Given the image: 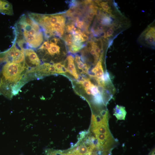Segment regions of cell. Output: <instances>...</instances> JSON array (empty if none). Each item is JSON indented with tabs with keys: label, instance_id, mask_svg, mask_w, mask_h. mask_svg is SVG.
<instances>
[{
	"label": "cell",
	"instance_id": "1",
	"mask_svg": "<svg viewBox=\"0 0 155 155\" xmlns=\"http://www.w3.org/2000/svg\"><path fill=\"white\" fill-rule=\"evenodd\" d=\"M16 41L26 48L35 49L40 46L43 41L42 31L39 26L25 14L20 18L14 27Z\"/></svg>",
	"mask_w": 155,
	"mask_h": 155
},
{
	"label": "cell",
	"instance_id": "2",
	"mask_svg": "<svg viewBox=\"0 0 155 155\" xmlns=\"http://www.w3.org/2000/svg\"><path fill=\"white\" fill-rule=\"evenodd\" d=\"M27 68L25 62L19 63L7 62L2 69L1 78L3 84L8 85V83H14L15 85L23 77Z\"/></svg>",
	"mask_w": 155,
	"mask_h": 155
},
{
	"label": "cell",
	"instance_id": "3",
	"mask_svg": "<svg viewBox=\"0 0 155 155\" xmlns=\"http://www.w3.org/2000/svg\"><path fill=\"white\" fill-rule=\"evenodd\" d=\"M2 61L19 63L25 62L24 48L15 41L9 49L0 53Z\"/></svg>",
	"mask_w": 155,
	"mask_h": 155
},
{
	"label": "cell",
	"instance_id": "4",
	"mask_svg": "<svg viewBox=\"0 0 155 155\" xmlns=\"http://www.w3.org/2000/svg\"><path fill=\"white\" fill-rule=\"evenodd\" d=\"M25 59H26L31 65L34 66V67L40 65V61L37 54L32 49L29 48H24Z\"/></svg>",
	"mask_w": 155,
	"mask_h": 155
},
{
	"label": "cell",
	"instance_id": "5",
	"mask_svg": "<svg viewBox=\"0 0 155 155\" xmlns=\"http://www.w3.org/2000/svg\"><path fill=\"white\" fill-rule=\"evenodd\" d=\"M0 13L9 15H12L13 10L12 5L7 1L0 0Z\"/></svg>",
	"mask_w": 155,
	"mask_h": 155
},
{
	"label": "cell",
	"instance_id": "6",
	"mask_svg": "<svg viewBox=\"0 0 155 155\" xmlns=\"http://www.w3.org/2000/svg\"><path fill=\"white\" fill-rule=\"evenodd\" d=\"M67 59L68 62V72L72 75L76 79H78V75L74 62V58L72 56L70 55L67 57Z\"/></svg>",
	"mask_w": 155,
	"mask_h": 155
},
{
	"label": "cell",
	"instance_id": "7",
	"mask_svg": "<svg viewBox=\"0 0 155 155\" xmlns=\"http://www.w3.org/2000/svg\"><path fill=\"white\" fill-rule=\"evenodd\" d=\"M59 40L57 38H53L49 42L51 44L50 48L47 50L48 53L52 56H54L55 54H59L60 53V47L57 43Z\"/></svg>",
	"mask_w": 155,
	"mask_h": 155
},
{
	"label": "cell",
	"instance_id": "8",
	"mask_svg": "<svg viewBox=\"0 0 155 155\" xmlns=\"http://www.w3.org/2000/svg\"><path fill=\"white\" fill-rule=\"evenodd\" d=\"M127 114L125 107L117 105L114 108V115L119 120H124Z\"/></svg>",
	"mask_w": 155,
	"mask_h": 155
},
{
	"label": "cell",
	"instance_id": "9",
	"mask_svg": "<svg viewBox=\"0 0 155 155\" xmlns=\"http://www.w3.org/2000/svg\"><path fill=\"white\" fill-rule=\"evenodd\" d=\"M92 72L94 73L96 76L95 78L98 79H101L103 74V70L102 65V63L100 61H99L96 66L91 70Z\"/></svg>",
	"mask_w": 155,
	"mask_h": 155
},
{
	"label": "cell",
	"instance_id": "10",
	"mask_svg": "<svg viewBox=\"0 0 155 155\" xmlns=\"http://www.w3.org/2000/svg\"><path fill=\"white\" fill-rule=\"evenodd\" d=\"M94 132L97 134H110L111 133L108 130V124H101L93 128Z\"/></svg>",
	"mask_w": 155,
	"mask_h": 155
},
{
	"label": "cell",
	"instance_id": "11",
	"mask_svg": "<svg viewBox=\"0 0 155 155\" xmlns=\"http://www.w3.org/2000/svg\"><path fill=\"white\" fill-rule=\"evenodd\" d=\"M145 39L149 44L154 43L155 41V29L151 28L147 33L146 35Z\"/></svg>",
	"mask_w": 155,
	"mask_h": 155
},
{
	"label": "cell",
	"instance_id": "12",
	"mask_svg": "<svg viewBox=\"0 0 155 155\" xmlns=\"http://www.w3.org/2000/svg\"><path fill=\"white\" fill-rule=\"evenodd\" d=\"M101 80L104 83L105 86L106 85L111 84V83L110 75L107 71L104 73Z\"/></svg>",
	"mask_w": 155,
	"mask_h": 155
},
{
	"label": "cell",
	"instance_id": "13",
	"mask_svg": "<svg viewBox=\"0 0 155 155\" xmlns=\"http://www.w3.org/2000/svg\"><path fill=\"white\" fill-rule=\"evenodd\" d=\"M94 102L98 104H100L103 102V98L102 96L99 93L96 95L94 96L93 98Z\"/></svg>",
	"mask_w": 155,
	"mask_h": 155
},
{
	"label": "cell",
	"instance_id": "14",
	"mask_svg": "<svg viewBox=\"0 0 155 155\" xmlns=\"http://www.w3.org/2000/svg\"><path fill=\"white\" fill-rule=\"evenodd\" d=\"M78 83L82 84L84 89L90 88L93 84L88 79H85L84 81L79 82Z\"/></svg>",
	"mask_w": 155,
	"mask_h": 155
},
{
	"label": "cell",
	"instance_id": "15",
	"mask_svg": "<svg viewBox=\"0 0 155 155\" xmlns=\"http://www.w3.org/2000/svg\"><path fill=\"white\" fill-rule=\"evenodd\" d=\"M73 37L71 34H69L66 36L65 41L66 44L69 46H71L72 44Z\"/></svg>",
	"mask_w": 155,
	"mask_h": 155
},
{
	"label": "cell",
	"instance_id": "16",
	"mask_svg": "<svg viewBox=\"0 0 155 155\" xmlns=\"http://www.w3.org/2000/svg\"><path fill=\"white\" fill-rule=\"evenodd\" d=\"M100 5L103 10L106 11L108 12L110 11V8L107 2H102L100 3Z\"/></svg>",
	"mask_w": 155,
	"mask_h": 155
},
{
	"label": "cell",
	"instance_id": "17",
	"mask_svg": "<svg viewBox=\"0 0 155 155\" xmlns=\"http://www.w3.org/2000/svg\"><path fill=\"white\" fill-rule=\"evenodd\" d=\"M90 88L91 89L92 95L94 96H95L97 95L99 93L97 86L95 85H94L93 84L92 85Z\"/></svg>",
	"mask_w": 155,
	"mask_h": 155
},
{
	"label": "cell",
	"instance_id": "18",
	"mask_svg": "<svg viewBox=\"0 0 155 155\" xmlns=\"http://www.w3.org/2000/svg\"><path fill=\"white\" fill-rule=\"evenodd\" d=\"M76 25L77 27L81 29L84 25V22L81 21L77 19L76 22Z\"/></svg>",
	"mask_w": 155,
	"mask_h": 155
},
{
	"label": "cell",
	"instance_id": "19",
	"mask_svg": "<svg viewBox=\"0 0 155 155\" xmlns=\"http://www.w3.org/2000/svg\"><path fill=\"white\" fill-rule=\"evenodd\" d=\"M75 7H72L68 10L67 12V13L68 15L71 16L73 15L75 12Z\"/></svg>",
	"mask_w": 155,
	"mask_h": 155
},
{
	"label": "cell",
	"instance_id": "20",
	"mask_svg": "<svg viewBox=\"0 0 155 155\" xmlns=\"http://www.w3.org/2000/svg\"><path fill=\"white\" fill-rule=\"evenodd\" d=\"M114 30L113 29L111 28H110L107 31L106 36L108 37H110L112 36Z\"/></svg>",
	"mask_w": 155,
	"mask_h": 155
},
{
	"label": "cell",
	"instance_id": "21",
	"mask_svg": "<svg viewBox=\"0 0 155 155\" xmlns=\"http://www.w3.org/2000/svg\"><path fill=\"white\" fill-rule=\"evenodd\" d=\"M81 36L82 38V42L87 40L88 39V37L84 33H81Z\"/></svg>",
	"mask_w": 155,
	"mask_h": 155
},
{
	"label": "cell",
	"instance_id": "22",
	"mask_svg": "<svg viewBox=\"0 0 155 155\" xmlns=\"http://www.w3.org/2000/svg\"><path fill=\"white\" fill-rule=\"evenodd\" d=\"M77 64L78 68L82 70L84 67V64L81 61Z\"/></svg>",
	"mask_w": 155,
	"mask_h": 155
},
{
	"label": "cell",
	"instance_id": "23",
	"mask_svg": "<svg viewBox=\"0 0 155 155\" xmlns=\"http://www.w3.org/2000/svg\"><path fill=\"white\" fill-rule=\"evenodd\" d=\"M87 94L88 95L92 94V92L90 88L84 89Z\"/></svg>",
	"mask_w": 155,
	"mask_h": 155
},
{
	"label": "cell",
	"instance_id": "24",
	"mask_svg": "<svg viewBox=\"0 0 155 155\" xmlns=\"http://www.w3.org/2000/svg\"><path fill=\"white\" fill-rule=\"evenodd\" d=\"M75 61L77 64L81 61L80 60V58L79 56L77 55L75 56Z\"/></svg>",
	"mask_w": 155,
	"mask_h": 155
},
{
	"label": "cell",
	"instance_id": "25",
	"mask_svg": "<svg viewBox=\"0 0 155 155\" xmlns=\"http://www.w3.org/2000/svg\"><path fill=\"white\" fill-rule=\"evenodd\" d=\"M61 70L62 73L68 72V70L65 67L64 65H62Z\"/></svg>",
	"mask_w": 155,
	"mask_h": 155
},
{
	"label": "cell",
	"instance_id": "26",
	"mask_svg": "<svg viewBox=\"0 0 155 155\" xmlns=\"http://www.w3.org/2000/svg\"><path fill=\"white\" fill-rule=\"evenodd\" d=\"M90 53L91 55L95 56L96 58L95 52L94 49L93 48H92V49L90 51Z\"/></svg>",
	"mask_w": 155,
	"mask_h": 155
},
{
	"label": "cell",
	"instance_id": "27",
	"mask_svg": "<svg viewBox=\"0 0 155 155\" xmlns=\"http://www.w3.org/2000/svg\"><path fill=\"white\" fill-rule=\"evenodd\" d=\"M93 18L91 17L88 16L87 18V20L89 22H90L92 21Z\"/></svg>",
	"mask_w": 155,
	"mask_h": 155
},
{
	"label": "cell",
	"instance_id": "28",
	"mask_svg": "<svg viewBox=\"0 0 155 155\" xmlns=\"http://www.w3.org/2000/svg\"><path fill=\"white\" fill-rule=\"evenodd\" d=\"M103 28L102 26L101 25H99L98 27V30H101Z\"/></svg>",
	"mask_w": 155,
	"mask_h": 155
}]
</instances>
